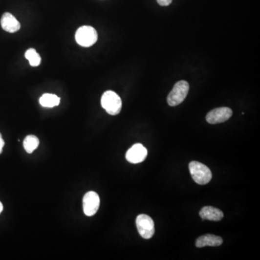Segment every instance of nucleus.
<instances>
[{
	"mask_svg": "<svg viewBox=\"0 0 260 260\" xmlns=\"http://www.w3.org/2000/svg\"><path fill=\"white\" fill-rule=\"evenodd\" d=\"M161 6H169L172 2V0H157Z\"/></svg>",
	"mask_w": 260,
	"mask_h": 260,
	"instance_id": "2eb2a0df",
	"label": "nucleus"
},
{
	"mask_svg": "<svg viewBox=\"0 0 260 260\" xmlns=\"http://www.w3.org/2000/svg\"><path fill=\"white\" fill-rule=\"evenodd\" d=\"M223 238L213 234H206L196 239L195 246L197 248L205 247V246H219L223 244Z\"/></svg>",
	"mask_w": 260,
	"mask_h": 260,
	"instance_id": "9b49d317",
	"label": "nucleus"
},
{
	"mask_svg": "<svg viewBox=\"0 0 260 260\" xmlns=\"http://www.w3.org/2000/svg\"><path fill=\"white\" fill-rule=\"evenodd\" d=\"M4 146V141L3 140L2 136H1V133H0V154L2 152L3 148Z\"/></svg>",
	"mask_w": 260,
	"mask_h": 260,
	"instance_id": "dca6fc26",
	"label": "nucleus"
},
{
	"mask_svg": "<svg viewBox=\"0 0 260 260\" xmlns=\"http://www.w3.org/2000/svg\"><path fill=\"white\" fill-rule=\"evenodd\" d=\"M189 169L192 177L196 184L204 185L211 181V171L205 165L197 161H192L189 164Z\"/></svg>",
	"mask_w": 260,
	"mask_h": 260,
	"instance_id": "f03ea898",
	"label": "nucleus"
},
{
	"mask_svg": "<svg viewBox=\"0 0 260 260\" xmlns=\"http://www.w3.org/2000/svg\"><path fill=\"white\" fill-rule=\"evenodd\" d=\"M199 216L202 220L219 221L223 217V213L220 210L211 206H205L199 211Z\"/></svg>",
	"mask_w": 260,
	"mask_h": 260,
	"instance_id": "9d476101",
	"label": "nucleus"
},
{
	"mask_svg": "<svg viewBox=\"0 0 260 260\" xmlns=\"http://www.w3.org/2000/svg\"><path fill=\"white\" fill-rule=\"evenodd\" d=\"M136 226L140 235L145 239L152 238L155 233L153 220L147 215H139L136 218Z\"/></svg>",
	"mask_w": 260,
	"mask_h": 260,
	"instance_id": "39448f33",
	"label": "nucleus"
},
{
	"mask_svg": "<svg viewBox=\"0 0 260 260\" xmlns=\"http://www.w3.org/2000/svg\"><path fill=\"white\" fill-rule=\"evenodd\" d=\"M39 103L43 107L53 108L60 104V98L54 94L45 93L39 99Z\"/></svg>",
	"mask_w": 260,
	"mask_h": 260,
	"instance_id": "f8f14e48",
	"label": "nucleus"
},
{
	"mask_svg": "<svg viewBox=\"0 0 260 260\" xmlns=\"http://www.w3.org/2000/svg\"><path fill=\"white\" fill-rule=\"evenodd\" d=\"M101 106L108 114H119L122 110V99L112 90L106 91L101 97Z\"/></svg>",
	"mask_w": 260,
	"mask_h": 260,
	"instance_id": "f257e3e1",
	"label": "nucleus"
},
{
	"mask_svg": "<svg viewBox=\"0 0 260 260\" xmlns=\"http://www.w3.org/2000/svg\"><path fill=\"white\" fill-rule=\"evenodd\" d=\"M190 86L187 82L181 81L176 83L167 98V102L171 107H176L183 102L188 94Z\"/></svg>",
	"mask_w": 260,
	"mask_h": 260,
	"instance_id": "7ed1b4c3",
	"label": "nucleus"
},
{
	"mask_svg": "<svg viewBox=\"0 0 260 260\" xmlns=\"http://www.w3.org/2000/svg\"><path fill=\"white\" fill-rule=\"evenodd\" d=\"M75 40L81 46L90 47L97 42L98 33L93 27L85 25L77 31Z\"/></svg>",
	"mask_w": 260,
	"mask_h": 260,
	"instance_id": "20e7f679",
	"label": "nucleus"
},
{
	"mask_svg": "<svg viewBox=\"0 0 260 260\" xmlns=\"http://www.w3.org/2000/svg\"><path fill=\"white\" fill-rule=\"evenodd\" d=\"M232 110L228 107L215 108L208 113L206 116L207 122L211 125L223 123L226 122L232 116Z\"/></svg>",
	"mask_w": 260,
	"mask_h": 260,
	"instance_id": "0eeeda50",
	"label": "nucleus"
},
{
	"mask_svg": "<svg viewBox=\"0 0 260 260\" xmlns=\"http://www.w3.org/2000/svg\"><path fill=\"white\" fill-rule=\"evenodd\" d=\"M25 58L29 61L30 65L32 66H37L41 64L42 58L40 55L36 52L34 49H29L27 50L25 54Z\"/></svg>",
	"mask_w": 260,
	"mask_h": 260,
	"instance_id": "4468645a",
	"label": "nucleus"
},
{
	"mask_svg": "<svg viewBox=\"0 0 260 260\" xmlns=\"http://www.w3.org/2000/svg\"><path fill=\"white\" fill-rule=\"evenodd\" d=\"M83 211L86 216H94L100 206V198L95 192H88L85 195L83 200Z\"/></svg>",
	"mask_w": 260,
	"mask_h": 260,
	"instance_id": "423d86ee",
	"label": "nucleus"
},
{
	"mask_svg": "<svg viewBox=\"0 0 260 260\" xmlns=\"http://www.w3.org/2000/svg\"><path fill=\"white\" fill-rule=\"evenodd\" d=\"M1 26L7 32L16 33L21 28V24L11 13H5L1 16Z\"/></svg>",
	"mask_w": 260,
	"mask_h": 260,
	"instance_id": "1a4fd4ad",
	"label": "nucleus"
},
{
	"mask_svg": "<svg viewBox=\"0 0 260 260\" xmlns=\"http://www.w3.org/2000/svg\"><path fill=\"white\" fill-rule=\"evenodd\" d=\"M39 146V140L36 136L28 135L23 141L24 149L28 153H32Z\"/></svg>",
	"mask_w": 260,
	"mask_h": 260,
	"instance_id": "ddd939ff",
	"label": "nucleus"
},
{
	"mask_svg": "<svg viewBox=\"0 0 260 260\" xmlns=\"http://www.w3.org/2000/svg\"><path fill=\"white\" fill-rule=\"evenodd\" d=\"M147 156H148V151L140 143L131 147L126 153L127 161L134 164L143 162Z\"/></svg>",
	"mask_w": 260,
	"mask_h": 260,
	"instance_id": "6e6552de",
	"label": "nucleus"
},
{
	"mask_svg": "<svg viewBox=\"0 0 260 260\" xmlns=\"http://www.w3.org/2000/svg\"><path fill=\"white\" fill-rule=\"evenodd\" d=\"M3 211V205L1 204V202H0V214H1V212Z\"/></svg>",
	"mask_w": 260,
	"mask_h": 260,
	"instance_id": "f3484780",
	"label": "nucleus"
}]
</instances>
